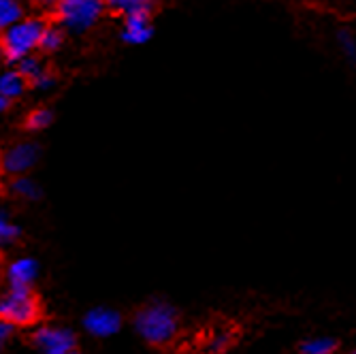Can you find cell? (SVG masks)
I'll return each mask as SVG.
<instances>
[{
  "mask_svg": "<svg viewBox=\"0 0 356 354\" xmlns=\"http://www.w3.org/2000/svg\"><path fill=\"white\" fill-rule=\"evenodd\" d=\"M124 327V318L115 307L109 305H96L90 307L83 316H81V329L86 331V335L94 337V339H109L115 337Z\"/></svg>",
  "mask_w": 356,
  "mask_h": 354,
  "instance_id": "cell-6",
  "label": "cell"
},
{
  "mask_svg": "<svg viewBox=\"0 0 356 354\" xmlns=\"http://www.w3.org/2000/svg\"><path fill=\"white\" fill-rule=\"evenodd\" d=\"M41 158V145L32 139H22L13 145H9L3 152V167H5V175L13 177V175H26L32 169L37 167Z\"/></svg>",
  "mask_w": 356,
  "mask_h": 354,
  "instance_id": "cell-7",
  "label": "cell"
},
{
  "mask_svg": "<svg viewBox=\"0 0 356 354\" xmlns=\"http://www.w3.org/2000/svg\"><path fill=\"white\" fill-rule=\"evenodd\" d=\"M17 331H19V329H17L15 325H11L9 320L0 318V352L7 350V348L11 346V341H13V337H15Z\"/></svg>",
  "mask_w": 356,
  "mask_h": 354,
  "instance_id": "cell-20",
  "label": "cell"
},
{
  "mask_svg": "<svg viewBox=\"0 0 356 354\" xmlns=\"http://www.w3.org/2000/svg\"><path fill=\"white\" fill-rule=\"evenodd\" d=\"M67 35H69V32L64 30L58 22L51 19V22L47 24L45 32H43L39 54H41V56H54V54H58V51L64 47V43H67Z\"/></svg>",
  "mask_w": 356,
  "mask_h": 354,
  "instance_id": "cell-12",
  "label": "cell"
},
{
  "mask_svg": "<svg viewBox=\"0 0 356 354\" xmlns=\"http://www.w3.org/2000/svg\"><path fill=\"white\" fill-rule=\"evenodd\" d=\"M7 190H9V195H11L13 199L24 201V203H37V201L43 197V188H41V184H39L35 177H30V173L9 177Z\"/></svg>",
  "mask_w": 356,
  "mask_h": 354,
  "instance_id": "cell-11",
  "label": "cell"
},
{
  "mask_svg": "<svg viewBox=\"0 0 356 354\" xmlns=\"http://www.w3.org/2000/svg\"><path fill=\"white\" fill-rule=\"evenodd\" d=\"M19 237H22L19 224L5 209H0V250L15 246L19 241Z\"/></svg>",
  "mask_w": 356,
  "mask_h": 354,
  "instance_id": "cell-16",
  "label": "cell"
},
{
  "mask_svg": "<svg viewBox=\"0 0 356 354\" xmlns=\"http://www.w3.org/2000/svg\"><path fill=\"white\" fill-rule=\"evenodd\" d=\"M54 124V111L49 107H35L26 113V120H24V126L26 131L30 133H43L47 128Z\"/></svg>",
  "mask_w": 356,
  "mask_h": 354,
  "instance_id": "cell-14",
  "label": "cell"
},
{
  "mask_svg": "<svg viewBox=\"0 0 356 354\" xmlns=\"http://www.w3.org/2000/svg\"><path fill=\"white\" fill-rule=\"evenodd\" d=\"M339 348L337 339L327 337V335H318V337H307L305 341L299 344L301 354H333Z\"/></svg>",
  "mask_w": 356,
  "mask_h": 354,
  "instance_id": "cell-18",
  "label": "cell"
},
{
  "mask_svg": "<svg viewBox=\"0 0 356 354\" xmlns=\"http://www.w3.org/2000/svg\"><path fill=\"white\" fill-rule=\"evenodd\" d=\"M28 90H30V81L26 79V75L15 67V64L0 69V96H5V99L15 103Z\"/></svg>",
  "mask_w": 356,
  "mask_h": 354,
  "instance_id": "cell-10",
  "label": "cell"
},
{
  "mask_svg": "<svg viewBox=\"0 0 356 354\" xmlns=\"http://www.w3.org/2000/svg\"><path fill=\"white\" fill-rule=\"evenodd\" d=\"M47 19L43 15H24L11 28H7L0 35V45H3L7 64H15L26 56L39 54L41 39L47 28Z\"/></svg>",
  "mask_w": 356,
  "mask_h": 354,
  "instance_id": "cell-2",
  "label": "cell"
},
{
  "mask_svg": "<svg viewBox=\"0 0 356 354\" xmlns=\"http://www.w3.org/2000/svg\"><path fill=\"white\" fill-rule=\"evenodd\" d=\"M107 11L105 0H60L51 17L71 35H86L88 30L99 26Z\"/></svg>",
  "mask_w": 356,
  "mask_h": 354,
  "instance_id": "cell-4",
  "label": "cell"
},
{
  "mask_svg": "<svg viewBox=\"0 0 356 354\" xmlns=\"http://www.w3.org/2000/svg\"><path fill=\"white\" fill-rule=\"evenodd\" d=\"M26 15L22 0H0V35Z\"/></svg>",
  "mask_w": 356,
  "mask_h": 354,
  "instance_id": "cell-17",
  "label": "cell"
},
{
  "mask_svg": "<svg viewBox=\"0 0 356 354\" xmlns=\"http://www.w3.org/2000/svg\"><path fill=\"white\" fill-rule=\"evenodd\" d=\"M41 301L35 288L7 286V291L0 293V318L9 320L17 329H32L41 323Z\"/></svg>",
  "mask_w": 356,
  "mask_h": 354,
  "instance_id": "cell-3",
  "label": "cell"
},
{
  "mask_svg": "<svg viewBox=\"0 0 356 354\" xmlns=\"http://www.w3.org/2000/svg\"><path fill=\"white\" fill-rule=\"evenodd\" d=\"M30 3L35 5L39 11H49L51 13L56 9V5L60 3V0H30Z\"/></svg>",
  "mask_w": 356,
  "mask_h": 354,
  "instance_id": "cell-22",
  "label": "cell"
},
{
  "mask_svg": "<svg viewBox=\"0 0 356 354\" xmlns=\"http://www.w3.org/2000/svg\"><path fill=\"white\" fill-rule=\"evenodd\" d=\"M335 41H337L341 56L356 69V32L350 28H339L335 32Z\"/></svg>",
  "mask_w": 356,
  "mask_h": 354,
  "instance_id": "cell-19",
  "label": "cell"
},
{
  "mask_svg": "<svg viewBox=\"0 0 356 354\" xmlns=\"http://www.w3.org/2000/svg\"><path fill=\"white\" fill-rule=\"evenodd\" d=\"M154 37V24L149 13H131L122 17L120 39L126 45H145Z\"/></svg>",
  "mask_w": 356,
  "mask_h": 354,
  "instance_id": "cell-9",
  "label": "cell"
},
{
  "mask_svg": "<svg viewBox=\"0 0 356 354\" xmlns=\"http://www.w3.org/2000/svg\"><path fill=\"white\" fill-rule=\"evenodd\" d=\"M7 64V58H5V51H3V45H0V69H3Z\"/></svg>",
  "mask_w": 356,
  "mask_h": 354,
  "instance_id": "cell-24",
  "label": "cell"
},
{
  "mask_svg": "<svg viewBox=\"0 0 356 354\" xmlns=\"http://www.w3.org/2000/svg\"><path fill=\"white\" fill-rule=\"evenodd\" d=\"M9 107H11V101L5 99V96H0V118H3L9 111Z\"/></svg>",
  "mask_w": 356,
  "mask_h": 354,
  "instance_id": "cell-23",
  "label": "cell"
},
{
  "mask_svg": "<svg viewBox=\"0 0 356 354\" xmlns=\"http://www.w3.org/2000/svg\"><path fill=\"white\" fill-rule=\"evenodd\" d=\"M133 329L147 346H169L179 335V312L169 301H152L137 309Z\"/></svg>",
  "mask_w": 356,
  "mask_h": 354,
  "instance_id": "cell-1",
  "label": "cell"
},
{
  "mask_svg": "<svg viewBox=\"0 0 356 354\" xmlns=\"http://www.w3.org/2000/svg\"><path fill=\"white\" fill-rule=\"evenodd\" d=\"M15 67L26 75V79L30 81V90H32V83H35L39 77H43L49 69L47 64L43 62V58L39 54H32V56H26L22 58L19 62H15Z\"/></svg>",
  "mask_w": 356,
  "mask_h": 354,
  "instance_id": "cell-15",
  "label": "cell"
},
{
  "mask_svg": "<svg viewBox=\"0 0 356 354\" xmlns=\"http://www.w3.org/2000/svg\"><path fill=\"white\" fill-rule=\"evenodd\" d=\"M39 275H41V263L35 256L28 254L15 256L13 261H9L5 271L7 286H19V288H35Z\"/></svg>",
  "mask_w": 356,
  "mask_h": 354,
  "instance_id": "cell-8",
  "label": "cell"
},
{
  "mask_svg": "<svg viewBox=\"0 0 356 354\" xmlns=\"http://www.w3.org/2000/svg\"><path fill=\"white\" fill-rule=\"evenodd\" d=\"M107 9L120 17L131 13H152L156 0H105Z\"/></svg>",
  "mask_w": 356,
  "mask_h": 354,
  "instance_id": "cell-13",
  "label": "cell"
},
{
  "mask_svg": "<svg viewBox=\"0 0 356 354\" xmlns=\"http://www.w3.org/2000/svg\"><path fill=\"white\" fill-rule=\"evenodd\" d=\"M5 175V167H3V152H0V179Z\"/></svg>",
  "mask_w": 356,
  "mask_h": 354,
  "instance_id": "cell-25",
  "label": "cell"
},
{
  "mask_svg": "<svg viewBox=\"0 0 356 354\" xmlns=\"http://www.w3.org/2000/svg\"><path fill=\"white\" fill-rule=\"evenodd\" d=\"M30 344L43 354H73L79 348V337L64 325L39 323L30 329Z\"/></svg>",
  "mask_w": 356,
  "mask_h": 354,
  "instance_id": "cell-5",
  "label": "cell"
},
{
  "mask_svg": "<svg viewBox=\"0 0 356 354\" xmlns=\"http://www.w3.org/2000/svg\"><path fill=\"white\" fill-rule=\"evenodd\" d=\"M231 344H233V335H231L229 331H220V333H216V335L211 337L209 348H211V350L222 352V350H229V346H231Z\"/></svg>",
  "mask_w": 356,
  "mask_h": 354,
  "instance_id": "cell-21",
  "label": "cell"
}]
</instances>
